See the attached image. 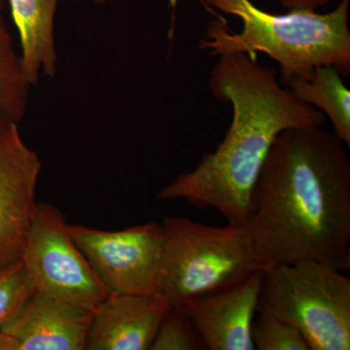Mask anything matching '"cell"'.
Segmentation results:
<instances>
[{"instance_id":"obj_9","label":"cell","mask_w":350,"mask_h":350,"mask_svg":"<svg viewBox=\"0 0 350 350\" xmlns=\"http://www.w3.org/2000/svg\"><path fill=\"white\" fill-rule=\"evenodd\" d=\"M262 273L231 288L182 304L209 350H254L252 326Z\"/></svg>"},{"instance_id":"obj_19","label":"cell","mask_w":350,"mask_h":350,"mask_svg":"<svg viewBox=\"0 0 350 350\" xmlns=\"http://www.w3.org/2000/svg\"><path fill=\"white\" fill-rule=\"evenodd\" d=\"M0 350H18L16 340L1 330H0Z\"/></svg>"},{"instance_id":"obj_22","label":"cell","mask_w":350,"mask_h":350,"mask_svg":"<svg viewBox=\"0 0 350 350\" xmlns=\"http://www.w3.org/2000/svg\"><path fill=\"white\" fill-rule=\"evenodd\" d=\"M105 1H107V0H93V2L96 4L105 3Z\"/></svg>"},{"instance_id":"obj_4","label":"cell","mask_w":350,"mask_h":350,"mask_svg":"<svg viewBox=\"0 0 350 350\" xmlns=\"http://www.w3.org/2000/svg\"><path fill=\"white\" fill-rule=\"evenodd\" d=\"M159 296L170 306L223 291L265 271L245 224L165 217Z\"/></svg>"},{"instance_id":"obj_6","label":"cell","mask_w":350,"mask_h":350,"mask_svg":"<svg viewBox=\"0 0 350 350\" xmlns=\"http://www.w3.org/2000/svg\"><path fill=\"white\" fill-rule=\"evenodd\" d=\"M22 261L36 289L57 300L93 312L110 295L51 204H36Z\"/></svg>"},{"instance_id":"obj_20","label":"cell","mask_w":350,"mask_h":350,"mask_svg":"<svg viewBox=\"0 0 350 350\" xmlns=\"http://www.w3.org/2000/svg\"><path fill=\"white\" fill-rule=\"evenodd\" d=\"M177 2H178V0H170V6L172 7V9L176 8Z\"/></svg>"},{"instance_id":"obj_5","label":"cell","mask_w":350,"mask_h":350,"mask_svg":"<svg viewBox=\"0 0 350 350\" xmlns=\"http://www.w3.org/2000/svg\"><path fill=\"white\" fill-rule=\"evenodd\" d=\"M257 312L296 327L310 350L350 349V278L322 262L264 271Z\"/></svg>"},{"instance_id":"obj_16","label":"cell","mask_w":350,"mask_h":350,"mask_svg":"<svg viewBox=\"0 0 350 350\" xmlns=\"http://www.w3.org/2000/svg\"><path fill=\"white\" fill-rule=\"evenodd\" d=\"M252 338L258 350H310L296 327L268 313H256Z\"/></svg>"},{"instance_id":"obj_21","label":"cell","mask_w":350,"mask_h":350,"mask_svg":"<svg viewBox=\"0 0 350 350\" xmlns=\"http://www.w3.org/2000/svg\"><path fill=\"white\" fill-rule=\"evenodd\" d=\"M3 8H4L3 1H2V0H0V16L2 15V11H3Z\"/></svg>"},{"instance_id":"obj_2","label":"cell","mask_w":350,"mask_h":350,"mask_svg":"<svg viewBox=\"0 0 350 350\" xmlns=\"http://www.w3.org/2000/svg\"><path fill=\"white\" fill-rule=\"evenodd\" d=\"M209 89L218 100L231 103V126L217 148L163 188L158 199L183 200L199 209H215L232 224H245L258 178L280 133L322 126L326 117L295 100L275 69L250 55L219 56Z\"/></svg>"},{"instance_id":"obj_13","label":"cell","mask_w":350,"mask_h":350,"mask_svg":"<svg viewBox=\"0 0 350 350\" xmlns=\"http://www.w3.org/2000/svg\"><path fill=\"white\" fill-rule=\"evenodd\" d=\"M282 75L280 83L295 100L323 113L330 120L334 133L349 147L350 91L338 68L319 66Z\"/></svg>"},{"instance_id":"obj_17","label":"cell","mask_w":350,"mask_h":350,"mask_svg":"<svg viewBox=\"0 0 350 350\" xmlns=\"http://www.w3.org/2000/svg\"><path fill=\"white\" fill-rule=\"evenodd\" d=\"M34 290L23 261L0 273V327L17 312Z\"/></svg>"},{"instance_id":"obj_10","label":"cell","mask_w":350,"mask_h":350,"mask_svg":"<svg viewBox=\"0 0 350 350\" xmlns=\"http://www.w3.org/2000/svg\"><path fill=\"white\" fill-rule=\"evenodd\" d=\"M92 310L34 290L0 330L18 350H86Z\"/></svg>"},{"instance_id":"obj_7","label":"cell","mask_w":350,"mask_h":350,"mask_svg":"<svg viewBox=\"0 0 350 350\" xmlns=\"http://www.w3.org/2000/svg\"><path fill=\"white\" fill-rule=\"evenodd\" d=\"M68 230L110 295L160 297L162 225L150 222L101 231L68 224Z\"/></svg>"},{"instance_id":"obj_11","label":"cell","mask_w":350,"mask_h":350,"mask_svg":"<svg viewBox=\"0 0 350 350\" xmlns=\"http://www.w3.org/2000/svg\"><path fill=\"white\" fill-rule=\"evenodd\" d=\"M169 304L160 297L109 295L92 314L86 350H148Z\"/></svg>"},{"instance_id":"obj_18","label":"cell","mask_w":350,"mask_h":350,"mask_svg":"<svg viewBox=\"0 0 350 350\" xmlns=\"http://www.w3.org/2000/svg\"><path fill=\"white\" fill-rule=\"evenodd\" d=\"M334 1H342V0H278L280 4L288 10L291 9H306V10H314L328 5Z\"/></svg>"},{"instance_id":"obj_8","label":"cell","mask_w":350,"mask_h":350,"mask_svg":"<svg viewBox=\"0 0 350 350\" xmlns=\"http://www.w3.org/2000/svg\"><path fill=\"white\" fill-rule=\"evenodd\" d=\"M41 169L18 125L0 130V273L22 261Z\"/></svg>"},{"instance_id":"obj_1","label":"cell","mask_w":350,"mask_h":350,"mask_svg":"<svg viewBox=\"0 0 350 350\" xmlns=\"http://www.w3.org/2000/svg\"><path fill=\"white\" fill-rule=\"evenodd\" d=\"M322 126L280 133L258 178L245 223L265 271L312 260L350 268V160Z\"/></svg>"},{"instance_id":"obj_15","label":"cell","mask_w":350,"mask_h":350,"mask_svg":"<svg viewBox=\"0 0 350 350\" xmlns=\"http://www.w3.org/2000/svg\"><path fill=\"white\" fill-rule=\"evenodd\" d=\"M204 340L182 305L170 306L150 350H204Z\"/></svg>"},{"instance_id":"obj_14","label":"cell","mask_w":350,"mask_h":350,"mask_svg":"<svg viewBox=\"0 0 350 350\" xmlns=\"http://www.w3.org/2000/svg\"><path fill=\"white\" fill-rule=\"evenodd\" d=\"M29 82L13 40L0 16V130L18 125L25 114Z\"/></svg>"},{"instance_id":"obj_3","label":"cell","mask_w":350,"mask_h":350,"mask_svg":"<svg viewBox=\"0 0 350 350\" xmlns=\"http://www.w3.org/2000/svg\"><path fill=\"white\" fill-rule=\"evenodd\" d=\"M350 0H342L331 12L291 9L286 14L262 10L251 0H204L208 10H218L241 21V31H232L215 14L199 49L211 56L264 53L280 66L282 73L319 66H333L342 75L350 71Z\"/></svg>"},{"instance_id":"obj_12","label":"cell","mask_w":350,"mask_h":350,"mask_svg":"<svg viewBox=\"0 0 350 350\" xmlns=\"http://www.w3.org/2000/svg\"><path fill=\"white\" fill-rule=\"evenodd\" d=\"M59 0H9L14 23L20 34L23 68L29 84H36L39 72L56 75L57 51L54 20Z\"/></svg>"}]
</instances>
